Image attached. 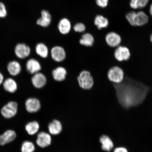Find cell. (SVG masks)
Wrapping results in <instances>:
<instances>
[{
    "instance_id": "cell-12",
    "label": "cell",
    "mask_w": 152,
    "mask_h": 152,
    "mask_svg": "<svg viewBox=\"0 0 152 152\" xmlns=\"http://www.w3.org/2000/svg\"><path fill=\"white\" fill-rule=\"evenodd\" d=\"M31 81L34 87L40 88H42L46 84L47 79L44 75L38 72L34 74L32 77Z\"/></svg>"
},
{
    "instance_id": "cell-26",
    "label": "cell",
    "mask_w": 152,
    "mask_h": 152,
    "mask_svg": "<svg viewBox=\"0 0 152 152\" xmlns=\"http://www.w3.org/2000/svg\"><path fill=\"white\" fill-rule=\"evenodd\" d=\"M149 0H131L130 6L134 9H141L145 7Z\"/></svg>"
},
{
    "instance_id": "cell-29",
    "label": "cell",
    "mask_w": 152,
    "mask_h": 152,
    "mask_svg": "<svg viewBox=\"0 0 152 152\" xmlns=\"http://www.w3.org/2000/svg\"><path fill=\"white\" fill-rule=\"evenodd\" d=\"M73 28L76 32L82 33L85 31L86 27L85 25L82 23H78L74 26Z\"/></svg>"
},
{
    "instance_id": "cell-21",
    "label": "cell",
    "mask_w": 152,
    "mask_h": 152,
    "mask_svg": "<svg viewBox=\"0 0 152 152\" xmlns=\"http://www.w3.org/2000/svg\"><path fill=\"white\" fill-rule=\"evenodd\" d=\"M49 132L53 135H57L61 132L62 125L60 121L55 120L48 125Z\"/></svg>"
},
{
    "instance_id": "cell-1",
    "label": "cell",
    "mask_w": 152,
    "mask_h": 152,
    "mask_svg": "<svg viewBox=\"0 0 152 152\" xmlns=\"http://www.w3.org/2000/svg\"><path fill=\"white\" fill-rule=\"evenodd\" d=\"M113 84L119 103L126 109L142 103L152 89L127 76L121 83Z\"/></svg>"
},
{
    "instance_id": "cell-31",
    "label": "cell",
    "mask_w": 152,
    "mask_h": 152,
    "mask_svg": "<svg viewBox=\"0 0 152 152\" xmlns=\"http://www.w3.org/2000/svg\"><path fill=\"white\" fill-rule=\"evenodd\" d=\"M109 0H96L97 5L102 8H104L107 6Z\"/></svg>"
},
{
    "instance_id": "cell-25",
    "label": "cell",
    "mask_w": 152,
    "mask_h": 152,
    "mask_svg": "<svg viewBox=\"0 0 152 152\" xmlns=\"http://www.w3.org/2000/svg\"><path fill=\"white\" fill-rule=\"evenodd\" d=\"M35 50L37 54L43 58H46L48 55V48L44 43H38L36 45Z\"/></svg>"
},
{
    "instance_id": "cell-15",
    "label": "cell",
    "mask_w": 152,
    "mask_h": 152,
    "mask_svg": "<svg viewBox=\"0 0 152 152\" xmlns=\"http://www.w3.org/2000/svg\"><path fill=\"white\" fill-rule=\"evenodd\" d=\"M71 23L67 18H63L59 22L58 28L60 33L66 35L69 33L71 29Z\"/></svg>"
},
{
    "instance_id": "cell-14",
    "label": "cell",
    "mask_w": 152,
    "mask_h": 152,
    "mask_svg": "<svg viewBox=\"0 0 152 152\" xmlns=\"http://www.w3.org/2000/svg\"><path fill=\"white\" fill-rule=\"evenodd\" d=\"M26 69L28 73L35 74L40 71L41 68L40 64L35 59H30L26 62Z\"/></svg>"
},
{
    "instance_id": "cell-22",
    "label": "cell",
    "mask_w": 152,
    "mask_h": 152,
    "mask_svg": "<svg viewBox=\"0 0 152 152\" xmlns=\"http://www.w3.org/2000/svg\"><path fill=\"white\" fill-rule=\"evenodd\" d=\"M39 124L37 121H30L26 123L25 129L29 135H33L39 131Z\"/></svg>"
},
{
    "instance_id": "cell-2",
    "label": "cell",
    "mask_w": 152,
    "mask_h": 152,
    "mask_svg": "<svg viewBox=\"0 0 152 152\" xmlns=\"http://www.w3.org/2000/svg\"><path fill=\"white\" fill-rule=\"evenodd\" d=\"M18 104L16 102L10 101L7 102L1 108V115L6 119L12 118L18 113Z\"/></svg>"
},
{
    "instance_id": "cell-34",
    "label": "cell",
    "mask_w": 152,
    "mask_h": 152,
    "mask_svg": "<svg viewBox=\"0 0 152 152\" xmlns=\"http://www.w3.org/2000/svg\"><path fill=\"white\" fill-rule=\"evenodd\" d=\"M149 10L150 14H151V16H152V4L151 5V6H150Z\"/></svg>"
},
{
    "instance_id": "cell-11",
    "label": "cell",
    "mask_w": 152,
    "mask_h": 152,
    "mask_svg": "<svg viewBox=\"0 0 152 152\" xmlns=\"http://www.w3.org/2000/svg\"><path fill=\"white\" fill-rule=\"evenodd\" d=\"M51 52L53 59L56 61L61 62L65 58V51L61 47L57 46L53 48Z\"/></svg>"
},
{
    "instance_id": "cell-19",
    "label": "cell",
    "mask_w": 152,
    "mask_h": 152,
    "mask_svg": "<svg viewBox=\"0 0 152 152\" xmlns=\"http://www.w3.org/2000/svg\"><path fill=\"white\" fill-rule=\"evenodd\" d=\"M149 20L148 17L145 12L142 11L136 13L135 18V26H141L147 24Z\"/></svg>"
},
{
    "instance_id": "cell-6",
    "label": "cell",
    "mask_w": 152,
    "mask_h": 152,
    "mask_svg": "<svg viewBox=\"0 0 152 152\" xmlns=\"http://www.w3.org/2000/svg\"><path fill=\"white\" fill-rule=\"evenodd\" d=\"M114 56L116 59L119 61H127L130 57V53L128 48L120 46L115 49Z\"/></svg>"
},
{
    "instance_id": "cell-23",
    "label": "cell",
    "mask_w": 152,
    "mask_h": 152,
    "mask_svg": "<svg viewBox=\"0 0 152 152\" xmlns=\"http://www.w3.org/2000/svg\"><path fill=\"white\" fill-rule=\"evenodd\" d=\"M94 22L95 25L99 29L107 27L109 24L107 19L102 15L97 16L95 18Z\"/></svg>"
},
{
    "instance_id": "cell-16",
    "label": "cell",
    "mask_w": 152,
    "mask_h": 152,
    "mask_svg": "<svg viewBox=\"0 0 152 152\" xmlns=\"http://www.w3.org/2000/svg\"><path fill=\"white\" fill-rule=\"evenodd\" d=\"M3 87L5 91L10 93H14L18 90L16 82L11 78H8L4 81Z\"/></svg>"
},
{
    "instance_id": "cell-27",
    "label": "cell",
    "mask_w": 152,
    "mask_h": 152,
    "mask_svg": "<svg viewBox=\"0 0 152 152\" xmlns=\"http://www.w3.org/2000/svg\"><path fill=\"white\" fill-rule=\"evenodd\" d=\"M35 150V145L33 142L28 140L23 142L20 148L21 152H33Z\"/></svg>"
},
{
    "instance_id": "cell-28",
    "label": "cell",
    "mask_w": 152,
    "mask_h": 152,
    "mask_svg": "<svg viewBox=\"0 0 152 152\" xmlns=\"http://www.w3.org/2000/svg\"><path fill=\"white\" fill-rule=\"evenodd\" d=\"M136 12L134 11H132L128 13L126 15V18L127 20L131 25L132 26H135V18Z\"/></svg>"
},
{
    "instance_id": "cell-3",
    "label": "cell",
    "mask_w": 152,
    "mask_h": 152,
    "mask_svg": "<svg viewBox=\"0 0 152 152\" xmlns=\"http://www.w3.org/2000/svg\"><path fill=\"white\" fill-rule=\"evenodd\" d=\"M78 81L81 88L88 90L94 85V81L90 72L84 71L82 72L77 78Z\"/></svg>"
},
{
    "instance_id": "cell-8",
    "label": "cell",
    "mask_w": 152,
    "mask_h": 152,
    "mask_svg": "<svg viewBox=\"0 0 152 152\" xmlns=\"http://www.w3.org/2000/svg\"><path fill=\"white\" fill-rule=\"evenodd\" d=\"M25 107L28 113H35L39 111L40 109V102L37 98H29L26 101Z\"/></svg>"
},
{
    "instance_id": "cell-32",
    "label": "cell",
    "mask_w": 152,
    "mask_h": 152,
    "mask_svg": "<svg viewBox=\"0 0 152 152\" xmlns=\"http://www.w3.org/2000/svg\"><path fill=\"white\" fill-rule=\"evenodd\" d=\"M113 152H128V151L126 148L119 147L116 148Z\"/></svg>"
},
{
    "instance_id": "cell-33",
    "label": "cell",
    "mask_w": 152,
    "mask_h": 152,
    "mask_svg": "<svg viewBox=\"0 0 152 152\" xmlns=\"http://www.w3.org/2000/svg\"><path fill=\"white\" fill-rule=\"evenodd\" d=\"M4 76L3 74L0 72V85L2 84L4 81Z\"/></svg>"
},
{
    "instance_id": "cell-35",
    "label": "cell",
    "mask_w": 152,
    "mask_h": 152,
    "mask_svg": "<svg viewBox=\"0 0 152 152\" xmlns=\"http://www.w3.org/2000/svg\"><path fill=\"white\" fill-rule=\"evenodd\" d=\"M151 42L152 43V34H151Z\"/></svg>"
},
{
    "instance_id": "cell-30",
    "label": "cell",
    "mask_w": 152,
    "mask_h": 152,
    "mask_svg": "<svg viewBox=\"0 0 152 152\" xmlns=\"http://www.w3.org/2000/svg\"><path fill=\"white\" fill-rule=\"evenodd\" d=\"M7 15V11L5 5L3 3L0 2V18H5Z\"/></svg>"
},
{
    "instance_id": "cell-24",
    "label": "cell",
    "mask_w": 152,
    "mask_h": 152,
    "mask_svg": "<svg viewBox=\"0 0 152 152\" xmlns=\"http://www.w3.org/2000/svg\"><path fill=\"white\" fill-rule=\"evenodd\" d=\"M79 42L82 45L87 47H91L94 44V37L90 34H85L82 37L81 39L80 40Z\"/></svg>"
},
{
    "instance_id": "cell-17",
    "label": "cell",
    "mask_w": 152,
    "mask_h": 152,
    "mask_svg": "<svg viewBox=\"0 0 152 152\" xmlns=\"http://www.w3.org/2000/svg\"><path fill=\"white\" fill-rule=\"evenodd\" d=\"M7 70L11 75L15 76L19 75L21 71V66L16 61L10 62L7 66Z\"/></svg>"
},
{
    "instance_id": "cell-5",
    "label": "cell",
    "mask_w": 152,
    "mask_h": 152,
    "mask_svg": "<svg viewBox=\"0 0 152 152\" xmlns=\"http://www.w3.org/2000/svg\"><path fill=\"white\" fill-rule=\"evenodd\" d=\"M31 52L30 47L24 43H18L15 48V53L18 58L24 59L29 56Z\"/></svg>"
},
{
    "instance_id": "cell-10",
    "label": "cell",
    "mask_w": 152,
    "mask_h": 152,
    "mask_svg": "<svg viewBox=\"0 0 152 152\" xmlns=\"http://www.w3.org/2000/svg\"><path fill=\"white\" fill-rule=\"evenodd\" d=\"M105 40L107 45L112 47L118 46L121 41L120 36L118 34L113 32L107 34Z\"/></svg>"
},
{
    "instance_id": "cell-4",
    "label": "cell",
    "mask_w": 152,
    "mask_h": 152,
    "mask_svg": "<svg viewBox=\"0 0 152 152\" xmlns=\"http://www.w3.org/2000/svg\"><path fill=\"white\" fill-rule=\"evenodd\" d=\"M107 76L108 79L113 83H118L121 82L124 78V73L121 68L115 66L110 68Z\"/></svg>"
},
{
    "instance_id": "cell-18",
    "label": "cell",
    "mask_w": 152,
    "mask_h": 152,
    "mask_svg": "<svg viewBox=\"0 0 152 152\" xmlns=\"http://www.w3.org/2000/svg\"><path fill=\"white\" fill-rule=\"evenodd\" d=\"M100 142L102 144V149L104 151L110 152L113 149V143L109 136L104 135L100 138Z\"/></svg>"
},
{
    "instance_id": "cell-13",
    "label": "cell",
    "mask_w": 152,
    "mask_h": 152,
    "mask_svg": "<svg viewBox=\"0 0 152 152\" xmlns=\"http://www.w3.org/2000/svg\"><path fill=\"white\" fill-rule=\"evenodd\" d=\"M52 21V17L49 11L43 10L41 11V18L38 19L37 24L43 27H47L50 25Z\"/></svg>"
},
{
    "instance_id": "cell-7",
    "label": "cell",
    "mask_w": 152,
    "mask_h": 152,
    "mask_svg": "<svg viewBox=\"0 0 152 152\" xmlns=\"http://www.w3.org/2000/svg\"><path fill=\"white\" fill-rule=\"evenodd\" d=\"M16 134L14 131L8 130L0 134V145L3 146L14 141L16 137Z\"/></svg>"
},
{
    "instance_id": "cell-9",
    "label": "cell",
    "mask_w": 152,
    "mask_h": 152,
    "mask_svg": "<svg viewBox=\"0 0 152 152\" xmlns=\"http://www.w3.org/2000/svg\"><path fill=\"white\" fill-rule=\"evenodd\" d=\"M52 142V138L50 135L48 133L41 132L38 134L37 143L39 147L44 148L50 145Z\"/></svg>"
},
{
    "instance_id": "cell-20",
    "label": "cell",
    "mask_w": 152,
    "mask_h": 152,
    "mask_svg": "<svg viewBox=\"0 0 152 152\" xmlns=\"http://www.w3.org/2000/svg\"><path fill=\"white\" fill-rule=\"evenodd\" d=\"M52 74L53 77L55 80L61 81L65 79L66 71L65 68L59 66L53 70Z\"/></svg>"
}]
</instances>
